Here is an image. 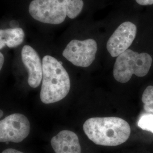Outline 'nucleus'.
Instances as JSON below:
<instances>
[{
  "label": "nucleus",
  "instance_id": "obj_15",
  "mask_svg": "<svg viewBox=\"0 0 153 153\" xmlns=\"http://www.w3.org/2000/svg\"><path fill=\"white\" fill-rule=\"evenodd\" d=\"M2 153H23L20 151H18L14 149H7L3 151Z\"/></svg>",
  "mask_w": 153,
  "mask_h": 153
},
{
  "label": "nucleus",
  "instance_id": "obj_18",
  "mask_svg": "<svg viewBox=\"0 0 153 153\" xmlns=\"http://www.w3.org/2000/svg\"><path fill=\"white\" fill-rule=\"evenodd\" d=\"M2 115H3V112L2 110H1V117H2Z\"/></svg>",
  "mask_w": 153,
  "mask_h": 153
},
{
  "label": "nucleus",
  "instance_id": "obj_13",
  "mask_svg": "<svg viewBox=\"0 0 153 153\" xmlns=\"http://www.w3.org/2000/svg\"><path fill=\"white\" fill-rule=\"evenodd\" d=\"M83 5V0H71L68 6L67 16L71 19L76 18L81 13Z\"/></svg>",
  "mask_w": 153,
  "mask_h": 153
},
{
  "label": "nucleus",
  "instance_id": "obj_5",
  "mask_svg": "<svg viewBox=\"0 0 153 153\" xmlns=\"http://www.w3.org/2000/svg\"><path fill=\"white\" fill-rule=\"evenodd\" d=\"M97 50V43L94 39L72 40L66 45L62 56L73 65L86 68L95 60Z\"/></svg>",
  "mask_w": 153,
  "mask_h": 153
},
{
  "label": "nucleus",
  "instance_id": "obj_8",
  "mask_svg": "<svg viewBox=\"0 0 153 153\" xmlns=\"http://www.w3.org/2000/svg\"><path fill=\"white\" fill-rule=\"evenodd\" d=\"M22 61L28 73V83L36 88L43 79V64L37 52L30 45H25L21 52Z\"/></svg>",
  "mask_w": 153,
  "mask_h": 153
},
{
  "label": "nucleus",
  "instance_id": "obj_9",
  "mask_svg": "<svg viewBox=\"0 0 153 153\" xmlns=\"http://www.w3.org/2000/svg\"><path fill=\"white\" fill-rule=\"evenodd\" d=\"M51 143L55 153H81L78 137L71 131H60L52 137Z\"/></svg>",
  "mask_w": 153,
  "mask_h": 153
},
{
  "label": "nucleus",
  "instance_id": "obj_2",
  "mask_svg": "<svg viewBox=\"0 0 153 153\" xmlns=\"http://www.w3.org/2000/svg\"><path fill=\"white\" fill-rule=\"evenodd\" d=\"M43 79L40 98L44 104H51L65 98L71 88L69 76L62 62L46 55L43 60Z\"/></svg>",
  "mask_w": 153,
  "mask_h": 153
},
{
  "label": "nucleus",
  "instance_id": "obj_3",
  "mask_svg": "<svg viewBox=\"0 0 153 153\" xmlns=\"http://www.w3.org/2000/svg\"><path fill=\"white\" fill-rule=\"evenodd\" d=\"M153 62L151 56L127 49L117 57L114 68V76L121 83L128 82L133 74L142 77L149 71Z\"/></svg>",
  "mask_w": 153,
  "mask_h": 153
},
{
  "label": "nucleus",
  "instance_id": "obj_14",
  "mask_svg": "<svg viewBox=\"0 0 153 153\" xmlns=\"http://www.w3.org/2000/svg\"><path fill=\"white\" fill-rule=\"evenodd\" d=\"M136 1L140 5H150L153 4V0H136Z\"/></svg>",
  "mask_w": 153,
  "mask_h": 153
},
{
  "label": "nucleus",
  "instance_id": "obj_7",
  "mask_svg": "<svg viewBox=\"0 0 153 153\" xmlns=\"http://www.w3.org/2000/svg\"><path fill=\"white\" fill-rule=\"evenodd\" d=\"M137 33L136 26L131 22L121 23L109 38L107 49L112 57H118L131 45Z\"/></svg>",
  "mask_w": 153,
  "mask_h": 153
},
{
  "label": "nucleus",
  "instance_id": "obj_10",
  "mask_svg": "<svg viewBox=\"0 0 153 153\" xmlns=\"http://www.w3.org/2000/svg\"><path fill=\"white\" fill-rule=\"evenodd\" d=\"M25 34L20 27L11 28L0 30V49L7 45L9 48H15L22 44Z\"/></svg>",
  "mask_w": 153,
  "mask_h": 153
},
{
  "label": "nucleus",
  "instance_id": "obj_17",
  "mask_svg": "<svg viewBox=\"0 0 153 153\" xmlns=\"http://www.w3.org/2000/svg\"><path fill=\"white\" fill-rule=\"evenodd\" d=\"M10 26L11 27H13L14 28H16L18 26V22H16V21H12L10 22Z\"/></svg>",
  "mask_w": 153,
  "mask_h": 153
},
{
  "label": "nucleus",
  "instance_id": "obj_12",
  "mask_svg": "<svg viewBox=\"0 0 153 153\" xmlns=\"http://www.w3.org/2000/svg\"><path fill=\"white\" fill-rule=\"evenodd\" d=\"M137 125L143 131H150L153 134V114L146 113L140 116Z\"/></svg>",
  "mask_w": 153,
  "mask_h": 153
},
{
  "label": "nucleus",
  "instance_id": "obj_11",
  "mask_svg": "<svg viewBox=\"0 0 153 153\" xmlns=\"http://www.w3.org/2000/svg\"><path fill=\"white\" fill-rule=\"evenodd\" d=\"M142 103L145 111L153 114V86H149L143 91L142 97Z\"/></svg>",
  "mask_w": 153,
  "mask_h": 153
},
{
  "label": "nucleus",
  "instance_id": "obj_6",
  "mask_svg": "<svg viewBox=\"0 0 153 153\" xmlns=\"http://www.w3.org/2000/svg\"><path fill=\"white\" fill-rule=\"evenodd\" d=\"M30 131V124L27 117L21 114H13L0 121V141L22 142Z\"/></svg>",
  "mask_w": 153,
  "mask_h": 153
},
{
  "label": "nucleus",
  "instance_id": "obj_16",
  "mask_svg": "<svg viewBox=\"0 0 153 153\" xmlns=\"http://www.w3.org/2000/svg\"><path fill=\"white\" fill-rule=\"evenodd\" d=\"M4 62V56L2 53H0V69L1 70L2 68Z\"/></svg>",
  "mask_w": 153,
  "mask_h": 153
},
{
  "label": "nucleus",
  "instance_id": "obj_4",
  "mask_svg": "<svg viewBox=\"0 0 153 153\" xmlns=\"http://www.w3.org/2000/svg\"><path fill=\"white\" fill-rule=\"evenodd\" d=\"M71 0H33L29 5V13L39 22L59 25L67 16L68 6Z\"/></svg>",
  "mask_w": 153,
  "mask_h": 153
},
{
  "label": "nucleus",
  "instance_id": "obj_1",
  "mask_svg": "<svg viewBox=\"0 0 153 153\" xmlns=\"http://www.w3.org/2000/svg\"><path fill=\"white\" fill-rule=\"evenodd\" d=\"M83 131L97 145L118 146L126 142L131 135V127L124 119L117 117H92L85 122Z\"/></svg>",
  "mask_w": 153,
  "mask_h": 153
}]
</instances>
